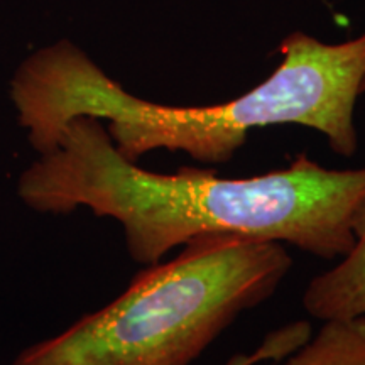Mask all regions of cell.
Masks as SVG:
<instances>
[{
  "mask_svg": "<svg viewBox=\"0 0 365 365\" xmlns=\"http://www.w3.org/2000/svg\"><path fill=\"white\" fill-rule=\"evenodd\" d=\"M279 66L247 93L215 105L176 107L127 91L70 41L27 58L11 97L19 124L39 154L56 148L71 120L108 122L118 153L132 163L158 149L186 153L202 164H225L252 129L303 125L325 135L339 156L359 148L355 107L365 76V31L328 44L301 31L279 46Z\"/></svg>",
  "mask_w": 365,
  "mask_h": 365,
  "instance_id": "obj_2",
  "label": "cell"
},
{
  "mask_svg": "<svg viewBox=\"0 0 365 365\" xmlns=\"http://www.w3.org/2000/svg\"><path fill=\"white\" fill-rule=\"evenodd\" d=\"M360 90H362V95L365 93V76H364V80H362V86H360Z\"/></svg>",
  "mask_w": 365,
  "mask_h": 365,
  "instance_id": "obj_7",
  "label": "cell"
},
{
  "mask_svg": "<svg viewBox=\"0 0 365 365\" xmlns=\"http://www.w3.org/2000/svg\"><path fill=\"white\" fill-rule=\"evenodd\" d=\"M291 266L277 242L198 237L11 365H190L242 313L271 298Z\"/></svg>",
  "mask_w": 365,
  "mask_h": 365,
  "instance_id": "obj_3",
  "label": "cell"
},
{
  "mask_svg": "<svg viewBox=\"0 0 365 365\" xmlns=\"http://www.w3.org/2000/svg\"><path fill=\"white\" fill-rule=\"evenodd\" d=\"M296 349V339L287 328L271 331L262 344L249 354H235L223 365H261L269 360H281L291 355Z\"/></svg>",
  "mask_w": 365,
  "mask_h": 365,
  "instance_id": "obj_6",
  "label": "cell"
},
{
  "mask_svg": "<svg viewBox=\"0 0 365 365\" xmlns=\"http://www.w3.org/2000/svg\"><path fill=\"white\" fill-rule=\"evenodd\" d=\"M282 365H365V317L327 319Z\"/></svg>",
  "mask_w": 365,
  "mask_h": 365,
  "instance_id": "obj_5",
  "label": "cell"
},
{
  "mask_svg": "<svg viewBox=\"0 0 365 365\" xmlns=\"http://www.w3.org/2000/svg\"><path fill=\"white\" fill-rule=\"evenodd\" d=\"M354 244L341 261L314 276L303 294V308L313 318L365 317V198L354 218Z\"/></svg>",
  "mask_w": 365,
  "mask_h": 365,
  "instance_id": "obj_4",
  "label": "cell"
},
{
  "mask_svg": "<svg viewBox=\"0 0 365 365\" xmlns=\"http://www.w3.org/2000/svg\"><path fill=\"white\" fill-rule=\"evenodd\" d=\"M17 191L41 213L88 208L113 218L132 261L144 266L208 235L277 242L333 261L354 244L365 166L328 170L299 154L284 170L249 178L203 168L163 175L122 156L102 120L78 117L22 173Z\"/></svg>",
  "mask_w": 365,
  "mask_h": 365,
  "instance_id": "obj_1",
  "label": "cell"
}]
</instances>
